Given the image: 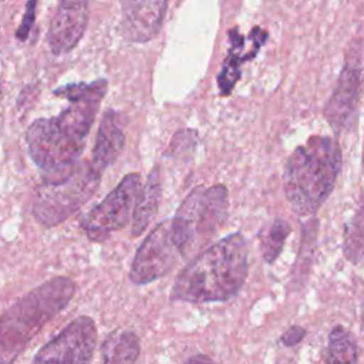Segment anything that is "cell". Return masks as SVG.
Masks as SVG:
<instances>
[{
  "label": "cell",
  "instance_id": "cell-1",
  "mask_svg": "<svg viewBox=\"0 0 364 364\" xmlns=\"http://www.w3.org/2000/svg\"><path fill=\"white\" fill-rule=\"evenodd\" d=\"M107 91V81L68 84L54 91L71 104L60 115L36 119L27 129V146L31 159L46 175L67 171L85 146L91 125Z\"/></svg>",
  "mask_w": 364,
  "mask_h": 364
},
{
  "label": "cell",
  "instance_id": "cell-2",
  "mask_svg": "<svg viewBox=\"0 0 364 364\" xmlns=\"http://www.w3.org/2000/svg\"><path fill=\"white\" fill-rule=\"evenodd\" d=\"M247 273V243L236 232L198 253L182 269L172 286L171 299L192 304L226 301L239 293Z\"/></svg>",
  "mask_w": 364,
  "mask_h": 364
},
{
  "label": "cell",
  "instance_id": "cell-3",
  "mask_svg": "<svg viewBox=\"0 0 364 364\" xmlns=\"http://www.w3.org/2000/svg\"><path fill=\"white\" fill-rule=\"evenodd\" d=\"M341 148L330 136L314 135L296 148L284 165L287 202L300 216L316 213L331 193L341 171Z\"/></svg>",
  "mask_w": 364,
  "mask_h": 364
},
{
  "label": "cell",
  "instance_id": "cell-4",
  "mask_svg": "<svg viewBox=\"0 0 364 364\" xmlns=\"http://www.w3.org/2000/svg\"><path fill=\"white\" fill-rule=\"evenodd\" d=\"M75 283L57 276L37 286L0 316V350L18 354L27 343L74 297Z\"/></svg>",
  "mask_w": 364,
  "mask_h": 364
},
{
  "label": "cell",
  "instance_id": "cell-5",
  "mask_svg": "<svg viewBox=\"0 0 364 364\" xmlns=\"http://www.w3.org/2000/svg\"><path fill=\"white\" fill-rule=\"evenodd\" d=\"M100 175L88 162H77L67 171L47 175L34 195L36 220L47 228L64 222L95 193Z\"/></svg>",
  "mask_w": 364,
  "mask_h": 364
},
{
  "label": "cell",
  "instance_id": "cell-6",
  "mask_svg": "<svg viewBox=\"0 0 364 364\" xmlns=\"http://www.w3.org/2000/svg\"><path fill=\"white\" fill-rule=\"evenodd\" d=\"M228 208V189L223 185L198 186L185 198L173 219H171L183 257L210 242L223 226Z\"/></svg>",
  "mask_w": 364,
  "mask_h": 364
},
{
  "label": "cell",
  "instance_id": "cell-7",
  "mask_svg": "<svg viewBox=\"0 0 364 364\" xmlns=\"http://www.w3.org/2000/svg\"><path fill=\"white\" fill-rule=\"evenodd\" d=\"M141 186L138 173L124 176L98 205L81 218L80 226L87 237L94 242H104L114 232L131 223Z\"/></svg>",
  "mask_w": 364,
  "mask_h": 364
},
{
  "label": "cell",
  "instance_id": "cell-8",
  "mask_svg": "<svg viewBox=\"0 0 364 364\" xmlns=\"http://www.w3.org/2000/svg\"><path fill=\"white\" fill-rule=\"evenodd\" d=\"M183 259L182 249L173 235L171 219L156 225L138 247L129 279L134 284H149L171 273Z\"/></svg>",
  "mask_w": 364,
  "mask_h": 364
},
{
  "label": "cell",
  "instance_id": "cell-9",
  "mask_svg": "<svg viewBox=\"0 0 364 364\" xmlns=\"http://www.w3.org/2000/svg\"><path fill=\"white\" fill-rule=\"evenodd\" d=\"M97 340L95 321L80 316L37 351L33 364H91Z\"/></svg>",
  "mask_w": 364,
  "mask_h": 364
},
{
  "label": "cell",
  "instance_id": "cell-10",
  "mask_svg": "<svg viewBox=\"0 0 364 364\" xmlns=\"http://www.w3.org/2000/svg\"><path fill=\"white\" fill-rule=\"evenodd\" d=\"M361 84V53L348 54L346 64L340 73L337 85L330 97L324 115L336 134L348 131L357 115L358 97Z\"/></svg>",
  "mask_w": 364,
  "mask_h": 364
},
{
  "label": "cell",
  "instance_id": "cell-11",
  "mask_svg": "<svg viewBox=\"0 0 364 364\" xmlns=\"http://www.w3.org/2000/svg\"><path fill=\"white\" fill-rule=\"evenodd\" d=\"M88 14V0H60L47 36L53 54H65L78 44L87 28Z\"/></svg>",
  "mask_w": 364,
  "mask_h": 364
},
{
  "label": "cell",
  "instance_id": "cell-12",
  "mask_svg": "<svg viewBox=\"0 0 364 364\" xmlns=\"http://www.w3.org/2000/svg\"><path fill=\"white\" fill-rule=\"evenodd\" d=\"M168 0H122L121 31L128 41L152 40L161 30Z\"/></svg>",
  "mask_w": 364,
  "mask_h": 364
},
{
  "label": "cell",
  "instance_id": "cell-13",
  "mask_svg": "<svg viewBox=\"0 0 364 364\" xmlns=\"http://www.w3.org/2000/svg\"><path fill=\"white\" fill-rule=\"evenodd\" d=\"M124 142L125 135L119 125L118 117L114 111H108L104 115L97 132L91 165L100 172L107 169L119 156Z\"/></svg>",
  "mask_w": 364,
  "mask_h": 364
},
{
  "label": "cell",
  "instance_id": "cell-14",
  "mask_svg": "<svg viewBox=\"0 0 364 364\" xmlns=\"http://www.w3.org/2000/svg\"><path fill=\"white\" fill-rule=\"evenodd\" d=\"M162 193V183H161V171L155 166L145 185L141 186L139 195L136 198L132 220H131V235L139 236L145 228L151 223L154 216L156 215Z\"/></svg>",
  "mask_w": 364,
  "mask_h": 364
},
{
  "label": "cell",
  "instance_id": "cell-15",
  "mask_svg": "<svg viewBox=\"0 0 364 364\" xmlns=\"http://www.w3.org/2000/svg\"><path fill=\"white\" fill-rule=\"evenodd\" d=\"M138 336L125 328L111 331L101 346V364H134L139 357Z\"/></svg>",
  "mask_w": 364,
  "mask_h": 364
},
{
  "label": "cell",
  "instance_id": "cell-16",
  "mask_svg": "<svg viewBox=\"0 0 364 364\" xmlns=\"http://www.w3.org/2000/svg\"><path fill=\"white\" fill-rule=\"evenodd\" d=\"M358 346L354 336L343 326H334L327 338L326 364H355Z\"/></svg>",
  "mask_w": 364,
  "mask_h": 364
},
{
  "label": "cell",
  "instance_id": "cell-17",
  "mask_svg": "<svg viewBox=\"0 0 364 364\" xmlns=\"http://www.w3.org/2000/svg\"><path fill=\"white\" fill-rule=\"evenodd\" d=\"M290 230L291 228L289 222L277 218L260 232V250L264 262L273 263L280 256Z\"/></svg>",
  "mask_w": 364,
  "mask_h": 364
},
{
  "label": "cell",
  "instance_id": "cell-18",
  "mask_svg": "<svg viewBox=\"0 0 364 364\" xmlns=\"http://www.w3.org/2000/svg\"><path fill=\"white\" fill-rule=\"evenodd\" d=\"M230 38H232V48H230V54L226 58V63L220 71V75L218 78L219 87L222 94H229L232 91V88L235 87L236 81L240 77V64L242 61H245L240 57V53L243 50V37L239 36L235 30L229 33Z\"/></svg>",
  "mask_w": 364,
  "mask_h": 364
},
{
  "label": "cell",
  "instance_id": "cell-19",
  "mask_svg": "<svg viewBox=\"0 0 364 364\" xmlns=\"http://www.w3.org/2000/svg\"><path fill=\"white\" fill-rule=\"evenodd\" d=\"M344 255L353 263H358L363 255V218L361 209L357 212L355 218L347 226L344 235Z\"/></svg>",
  "mask_w": 364,
  "mask_h": 364
},
{
  "label": "cell",
  "instance_id": "cell-20",
  "mask_svg": "<svg viewBox=\"0 0 364 364\" xmlns=\"http://www.w3.org/2000/svg\"><path fill=\"white\" fill-rule=\"evenodd\" d=\"M36 6H37V0H28L26 4V11L23 16V20L16 31V37L20 41H26V38L28 37V33L34 24L36 20Z\"/></svg>",
  "mask_w": 364,
  "mask_h": 364
},
{
  "label": "cell",
  "instance_id": "cell-21",
  "mask_svg": "<svg viewBox=\"0 0 364 364\" xmlns=\"http://www.w3.org/2000/svg\"><path fill=\"white\" fill-rule=\"evenodd\" d=\"M306 336V330L300 326H291L289 327L280 337V343L284 347H293L296 344H299Z\"/></svg>",
  "mask_w": 364,
  "mask_h": 364
},
{
  "label": "cell",
  "instance_id": "cell-22",
  "mask_svg": "<svg viewBox=\"0 0 364 364\" xmlns=\"http://www.w3.org/2000/svg\"><path fill=\"white\" fill-rule=\"evenodd\" d=\"M185 364H218V363L213 361L212 358H209L208 355L195 354V355H192L191 358H188Z\"/></svg>",
  "mask_w": 364,
  "mask_h": 364
}]
</instances>
